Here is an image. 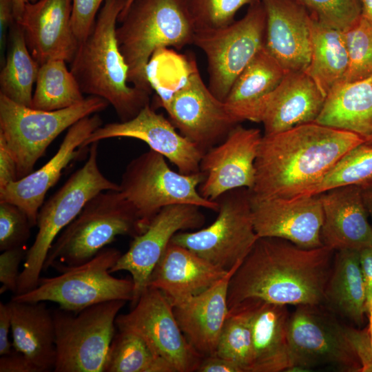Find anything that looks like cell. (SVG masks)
Instances as JSON below:
<instances>
[{"instance_id": "33", "label": "cell", "mask_w": 372, "mask_h": 372, "mask_svg": "<svg viewBox=\"0 0 372 372\" xmlns=\"http://www.w3.org/2000/svg\"><path fill=\"white\" fill-rule=\"evenodd\" d=\"M6 50L0 73V94L18 104L31 107L32 87L40 65L32 56L23 30L15 21L9 31Z\"/></svg>"}, {"instance_id": "40", "label": "cell", "mask_w": 372, "mask_h": 372, "mask_svg": "<svg viewBox=\"0 0 372 372\" xmlns=\"http://www.w3.org/2000/svg\"><path fill=\"white\" fill-rule=\"evenodd\" d=\"M320 23L345 31L362 15L360 0H294Z\"/></svg>"}, {"instance_id": "7", "label": "cell", "mask_w": 372, "mask_h": 372, "mask_svg": "<svg viewBox=\"0 0 372 372\" xmlns=\"http://www.w3.org/2000/svg\"><path fill=\"white\" fill-rule=\"evenodd\" d=\"M98 145L99 142L90 145L83 165L41 207L37 216L38 231L25 257L14 295L26 293L37 286L52 243L89 200L103 191H119V184L107 178L99 169Z\"/></svg>"}, {"instance_id": "55", "label": "cell", "mask_w": 372, "mask_h": 372, "mask_svg": "<svg viewBox=\"0 0 372 372\" xmlns=\"http://www.w3.org/2000/svg\"><path fill=\"white\" fill-rule=\"evenodd\" d=\"M28 1L29 2L33 3V2H36L37 0H28Z\"/></svg>"}, {"instance_id": "26", "label": "cell", "mask_w": 372, "mask_h": 372, "mask_svg": "<svg viewBox=\"0 0 372 372\" xmlns=\"http://www.w3.org/2000/svg\"><path fill=\"white\" fill-rule=\"evenodd\" d=\"M239 265L204 292L173 307L182 332L203 358L216 355L218 341L229 313V281Z\"/></svg>"}, {"instance_id": "35", "label": "cell", "mask_w": 372, "mask_h": 372, "mask_svg": "<svg viewBox=\"0 0 372 372\" xmlns=\"http://www.w3.org/2000/svg\"><path fill=\"white\" fill-rule=\"evenodd\" d=\"M105 372H175L137 333L118 329L107 355Z\"/></svg>"}, {"instance_id": "44", "label": "cell", "mask_w": 372, "mask_h": 372, "mask_svg": "<svg viewBox=\"0 0 372 372\" xmlns=\"http://www.w3.org/2000/svg\"><path fill=\"white\" fill-rule=\"evenodd\" d=\"M18 180L16 161L3 137L0 135V188Z\"/></svg>"}, {"instance_id": "19", "label": "cell", "mask_w": 372, "mask_h": 372, "mask_svg": "<svg viewBox=\"0 0 372 372\" xmlns=\"http://www.w3.org/2000/svg\"><path fill=\"white\" fill-rule=\"evenodd\" d=\"M250 200L258 237L282 238L307 249L323 245V209L319 194L262 199L250 196Z\"/></svg>"}, {"instance_id": "50", "label": "cell", "mask_w": 372, "mask_h": 372, "mask_svg": "<svg viewBox=\"0 0 372 372\" xmlns=\"http://www.w3.org/2000/svg\"><path fill=\"white\" fill-rule=\"evenodd\" d=\"M360 187L364 204L367 212H369L372 221V183L366 184Z\"/></svg>"}, {"instance_id": "41", "label": "cell", "mask_w": 372, "mask_h": 372, "mask_svg": "<svg viewBox=\"0 0 372 372\" xmlns=\"http://www.w3.org/2000/svg\"><path fill=\"white\" fill-rule=\"evenodd\" d=\"M32 227L26 214L17 205L0 202L1 251L23 246Z\"/></svg>"}, {"instance_id": "43", "label": "cell", "mask_w": 372, "mask_h": 372, "mask_svg": "<svg viewBox=\"0 0 372 372\" xmlns=\"http://www.w3.org/2000/svg\"><path fill=\"white\" fill-rule=\"evenodd\" d=\"M23 246L1 251L0 255V293H17L20 272L19 265L26 256Z\"/></svg>"}, {"instance_id": "30", "label": "cell", "mask_w": 372, "mask_h": 372, "mask_svg": "<svg viewBox=\"0 0 372 372\" xmlns=\"http://www.w3.org/2000/svg\"><path fill=\"white\" fill-rule=\"evenodd\" d=\"M315 122L355 133L366 141L371 138L372 75L333 87Z\"/></svg>"}, {"instance_id": "5", "label": "cell", "mask_w": 372, "mask_h": 372, "mask_svg": "<svg viewBox=\"0 0 372 372\" xmlns=\"http://www.w3.org/2000/svg\"><path fill=\"white\" fill-rule=\"evenodd\" d=\"M116 34L128 67V82L152 93L151 58L161 50L192 44L195 27L184 0H134L118 16Z\"/></svg>"}, {"instance_id": "38", "label": "cell", "mask_w": 372, "mask_h": 372, "mask_svg": "<svg viewBox=\"0 0 372 372\" xmlns=\"http://www.w3.org/2000/svg\"><path fill=\"white\" fill-rule=\"evenodd\" d=\"M344 34L349 65L342 82L360 81L371 76L372 23L361 15Z\"/></svg>"}, {"instance_id": "28", "label": "cell", "mask_w": 372, "mask_h": 372, "mask_svg": "<svg viewBox=\"0 0 372 372\" xmlns=\"http://www.w3.org/2000/svg\"><path fill=\"white\" fill-rule=\"evenodd\" d=\"M45 302H24L11 300L12 345L40 372L54 371L56 362L55 328Z\"/></svg>"}, {"instance_id": "22", "label": "cell", "mask_w": 372, "mask_h": 372, "mask_svg": "<svg viewBox=\"0 0 372 372\" xmlns=\"http://www.w3.org/2000/svg\"><path fill=\"white\" fill-rule=\"evenodd\" d=\"M260 1L266 13L265 49L286 72L305 71L311 60V14L294 0Z\"/></svg>"}, {"instance_id": "8", "label": "cell", "mask_w": 372, "mask_h": 372, "mask_svg": "<svg viewBox=\"0 0 372 372\" xmlns=\"http://www.w3.org/2000/svg\"><path fill=\"white\" fill-rule=\"evenodd\" d=\"M204 179L200 171L190 174L174 172L163 155L149 149L127 164L119 192L133 207L145 231L167 206L192 205L218 211L217 201L205 199L198 192Z\"/></svg>"}, {"instance_id": "10", "label": "cell", "mask_w": 372, "mask_h": 372, "mask_svg": "<svg viewBox=\"0 0 372 372\" xmlns=\"http://www.w3.org/2000/svg\"><path fill=\"white\" fill-rule=\"evenodd\" d=\"M116 249L105 247L87 262L60 271L50 278H40L31 291L12 296L24 302H52L65 311L78 313L101 302L121 300L132 301V278L111 275V268L121 256Z\"/></svg>"}, {"instance_id": "48", "label": "cell", "mask_w": 372, "mask_h": 372, "mask_svg": "<svg viewBox=\"0 0 372 372\" xmlns=\"http://www.w3.org/2000/svg\"><path fill=\"white\" fill-rule=\"evenodd\" d=\"M11 331V312L8 304L0 302V355H7L14 351L12 342L9 340Z\"/></svg>"}, {"instance_id": "54", "label": "cell", "mask_w": 372, "mask_h": 372, "mask_svg": "<svg viewBox=\"0 0 372 372\" xmlns=\"http://www.w3.org/2000/svg\"><path fill=\"white\" fill-rule=\"evenodd\" d=\"M366 141V142H371V141H372V137L370 138H369V139H367Z\"/></svg>"}, {"instance_id": "25", "label": "cell", "mask_w": 372, "mask_h": 372, "mask_svg": "<svg viewBox=\"0 0 372 372\" xmlns=\"http://www.w3.org/2000/svg\"><path fill=\"white\" fill-rule=\"evenodd\" d=\"M229 272L170 241L147 287L161 291L174 307L204 292Z\"/></svg>"}, {"instance_id": "29", "label": "cell", "mask_w": 372, "mask_h": 372, "mask_svg": "<svg viewBox=\"0 0 372 372\" xmlns=\"http://www.w3.org/2000/svg\"><path fill=\"white\" fill-rule=\"evenodd\" d=\"M286 73L265 47L260 50L237 77L223 101L235 121L256 122L262 101Z\"/></svg>"}, {"instance_id": "52", "label": "cell", "mask_w": 372, "mask_h": 372, "mask_svg": "<svg viewBox=\"0 0 372 372\" xmlns=\"http://www.w3.org/2000/svg\"><path fill=\"white\" fill-rule=\"evenodd\" d=\"M366 312L369 314V328L368 330V334H369V344L370 348L372 353V300H371L367 304H366Z\"/></svg>"}, {"instance_id": "14", "label": "cell", "mask_w": 372, "mask_h": 372, "mask_svg": "<svg viewBox=\"0 0 372 372\" xmlns=\"http://www.w3.org/2000/svg\"><path fill=\"white\" fill-rule=\"evenodd\" d=\"M265 28L266 13L259 0L240 20L195 31L192 44L206 56L208 87L219 100L225 101L237 77L265 47Z\"/></svg>"}, {"instance_id": "4", "label": "cell", "mask_w": 372, "mask_h": 372, "mask_svg": "<svg viewBox=\"0 0 372 372\" xmlns=\"http://www.w3.org/2000/svg\"><path fill=\"white\" fill-rule=\"evenodd\" d=\"M290 371L328 367L372 371L368 330L347 326L324 304L298 305L289 315Z\"/></svg>"}, {"instance_id": "18", "label": "cell", "mask_w": 372, "mask_h": 372, "mask_svg": "<svg viewBox=\"0 0 372 372\" xmlns=\"http://www.w3.org/2000/svg\"><path fill=\"white\" fill-rule=\"evenodd\" d=\"M132 138L147 143L152 149L168 159L178 172L190 174L200 172L204 152L183 136L169 119L147 105L133 118L101 125L83 143L86 148L94 142L111 138Z\"/></svg>"}, {"instance_id": "37", "label": "cell", "mask_w": 372, "mask_h": 372, "mask_svg": "<svg viewBox=\"0 0 372 372\" xmlns=\"http://www.w3.org/2000/svg\"><path fill=\"white\" fill-rule=\"evenodd\" d=\"M216 355L236 362L243 372H250L253 347L250 310L247 302L229 310L218 341Z\"/></svg>"}, {"instance_id": "16", "label": "cell", "mask_w": 372, "mask_h": 372, "mask_svg": "<svg viewBox=\"0 0 372 372\" xmlns=\"http://www.w3.org/2000/svg\"><path fill=\"white\" fill-rule=\"evenodd\" d=\"M200 207L192 205H174L163 208L144 231L133 237L128 250L121 254L110 273L125 271L134 283L135 304L154 267L163 255L172 237L182 231L198 229L205 223Z\"/></svg>"}, {"instance_id": "17", "label": "cell", "mask_w": 372, "mask_h": 372, "mask_svg": "<svg viewBox=\"0 0 372 372\" xmlns=\"http://www.w3.org/2000/svg\"><path fill=\"white\" fill-rule=\"evenodd\" d=\"M262 136L258 128L238 124L223 141L205 152L200 162V171L205 175L198 186L200 195L216 201L230 190H250L255 183V161Z\"/></svg>"}, {"instance_id": "15", "label": "cell", "mask_w": 372, "mask_h": 372, "mask_svg": "<svg viewBox=\"0 0 372 372\" xmlns=\"http://www.w3.org/2000/svg\"><path fill=\"white\" fill-rule=\"evenodd\" d=\"M116 325L139 334L175 372L196 371L203 358L182 332L172 303L158 289L147 287L130 312L118 315Z\"/></svg>"}, {"instance_id": "23", "label": "cell", "mask_w": 372, "mask_h": 372, "mask_svg": "<svg viewBox=\"0 0 372 372\" xmlns=\"http://www.w3.org/2000/svg\"><path fill=\"white\" fill-rule=\"evenodd\" d=\"M325 100V95L304 71L287 72L262 101L256 123L263 124V135H271L315 122Z\"/></svg>"}, {"instance_id": "34", "label": "cell", "mask_w": 372, "mask_h": 372, "mask_svg": "<svg viewBox=\"0 0 372 372\" xmlns=\"http://www.w3.org/2000/svg\"><path fill=\"white\" fill-rule=\"evenodd\" d=\"M85 98L65 60L52 59L40 65L31 107L45 111L62 110Z\"/></svg>"}, {"instance_id": "31", "label": "cell", "mask_w": 372, "mask_h": 372, "mask_svg": "<svg viewBox=\"0 0 372 372\" xmlns=\"http://www.w3.org/2000/svg\"><path fill=\"white\" fill-rule=\"evenodd\" d=\"M323 304L358 327L363 324L366 313V292L358 251H335Z\"/></svg>"}, {"instance_id": "13", "label": "cell", "mask_w": 372, "mask_h": 372, "mask_svg": "<svg viewBox=\"0 0 372 372\" xmlns=\"http://www.w3.org/2000/svg\"><path fill=\"white\" fill-rule=\"evenodd\" d=\"M216 220L205 228L176 233L171 242L229 271L241 264L259 238L255 231L249 190L228 191L216 200Z\"/></svg>"}, {"instance_id": "12", "label": "cell", "mask_w": 372, "mask_h": 372, "mask_svg": "<svg viewBox=\"0 0 372 372\" xmlns=\"http://www.w3.org/2000/svg\"><path fill=\"white\" fill-rule=\"evenodd\" d=\"M127 301L116 300L78 313L52 311L55 328L54 372H105L115 335L116 318Z\"/></svg>"}, {"instance_id": "51", "label": "cell", "mask_w": 372, "mask_h": 372, "mask_svg": "<svg viewBox=\"0 0 372 372\" xmlns=\"http://www.w3.org/2000/svg\"><path fill=\"white\" fill-rule=\"evenodd\" d=\"M362 15L372 23V0H360Z\"/></svg>"}, {"instance_id": "32", "label": "cell", "mask_w": 372, "mask_h": 372, "mask_svg": "<svg viewBox=\"0 0 372 372\" xmlns=\"http://www.w3.org/2000/svg\"><path fill=\"white\" fill-rule=\"evenodd\" d=\"M311 60L304 72L327 97L342 82L348 68L344 31L327 27L311 16Z\"/></svg>"}, {"instance_id": "24", "label": "cell", "mask_w": 372, "mask_h": 372, "mask_svg": "<svg viewBox=\"0 0 372 372\" xmlns=\"http://www.w3.org/2000/svg\"><path fill=\"white\" fill-rule=\"evenodd\" d=\"M323 209L321 239L333 251H360L372 247V225L361 187L346 185L320 194Z\"/></svg>"}, {"instance_id": "21", "label": "cell", "mask_w": 372, "mask_h": 372, "mask_svg": "<svg viewBox=\"0 0 372 372\" xmlns=\"http://www.w3.org/2000/svg\"><path fill=\"white\" fill-rule=\"evenodd\" d=\"M72 0L28 2L20 19L27 46L41 65L52 59L71 63L79 43L71 25Z\"/></svg>"}, {"instance_id": "20", "label": "cell", "mask_w": 372, "mask_h": 372, "mask_svg": "<svg viewBox=\"0 0 372 372\" xmlns=\"http://www.w3.org/2000/svg\"><path fill=\"white\" fill-rule=\"evenodd\" d=\"M102 125L96 113L75 123L68 129L56 154L44 165L0 188V202L17 205L26 214L32 226L37 225L47 192L59 180L63 169L85 149L83 143Z\"/></svg>"}, {"instance_id": "46", "label": "cell", "mask_w": 372, "mask_h": 372, "mask_svg": "<svg viewBox=\"0 0 372 372\" xmlns=\"http://www.w3.org/2000/svg\"><path fill=\"white\" fill-rule=\"evenodd\" d=\"M0 372H40L21 353L14 351L1 355Z\"/></svg>"}, {"instance_id": "1", "label": "cell", "mask_w": 372, "mask_h": 372, "mask_svg": "<svg viewBox=\"0 0 372 372\" xmlns=\"http://www.w3.org/2000/svg\"><path fill=\"white\" fill-rule=\"evenodd\" d=\"M334 254L324 245L307 249L282 238L259 237L229 279V310L247 300L323 304Z\"/></svg>"}, {"instance_id": "2", "label": "cell", "mask_w": 372, "mask_h": 372, "mask_svg": "<svg viewBox=\"0 0 372 372\" xmlns=\"http://www.w3.org/2000/svg\"><path fill=\"white\" fill-rule=\"evenodd\" d=\"M364 142L359 134L316 122L263 135L250 196L259 199L298 196L318 183L347 152Z\"/></svg>"}, {"instance_id": "45", "label": "cell", "mask_w": 372, "mask_h": 372, "mask_svg": "<svg viewBox=\"0 0 372 372\" xmlns=\"http://www.w3.org/2000/svg\"><path fill=\"white\" fill-rule=\"evenodd\" d=\"M12 0H0L1 63H4L9 31L14 22Z\"/></svg>"}, {"instance_id": "9", "label": "cell", "mask_w": 372, "mask_h": 372, "mask_svg": "<svg viewBox=\"0 0 372 372\" xmlns=\"http://www.w3.org/2000/svg\"><path fill=\"white\" fill-rule=\"evenodd\" d=\"M108 105L104 99L89 96L71 107L45 111L18 104L0 94V135L16 161L18 179L33 172L35 163L61 132Z\"/></svg>"}, {"instance_id": "3", "label": "cell", "mask_w": 372, "mask_h": 372, "mask_svg": "<svg viewBox=\"0 0 372 372\" xmlns=\"http://www.w3.org/2000/svg\"><path fill=\"white\" fill-rule=\"evenodd\" d=\"M125 0H105L86 39L79 43L70 71L83 94L111 105L121 121L134 118L149 104L150 93L128 82V67L116 39Z\"/></svg>"}, {"instance_id": "6", "label": "cell", "mask_w": 372, "mask_h": 372, "mask_svg": "<svg viewBox=\"0 0 372 372\" xmlns=\"http://www.w3.org/2000/svg\"><path fill=\"white\" fill-rule=\"evenodd\" d=\"M144 231L131 204L119 191L97 194L57 236L45 261L43 271L59 272L81 265L112 242L116 236L134 237Z\"/></svg>"}, {"instance_id": "49", "label": "cell", "mask_w": 372, "mask_h": 372, "mask_svg": "<svg viewBox=\"0 0 372 372\" xmlns=\"http://www.w3.org/2000/svg\"><path fill=\"white\" fill-rule=\"evenodd\" d=\"M359 258L365 286L366 305L372 300V247L360 251Z\"/></svg>"}, {"instance_id": "36", "label": "cell", "mask_w": 372, "mask_h": 372, "mask_svg": "<svg viewBox=\"0 0 372 372\" xmlns=\"http://www.w3.org/2000/svg\"><path fill=\"white\" fill-rule=\"evenodd\" d=\"M369 183H372V141H366L347 152L318 183L298 196L318 195L339 187Z\"/></svg>"}, {"instance_id": "53", "label": "cell", "mask_w": 372, "mask_h": 372, "mask_svg": "<svg viewBox=\"0 0 372 372\" xmlns=\"http://www.w3.org/2000/svg\"><path fill=\"white\" fill-rule=\"evenodd\" d=\"M133 1L134 0H125L124 8L121 12V13L119 14V15L123 14L129 8V7L130 6V5L132 4Z\"/></svg>"}, {"instance_id": "11", "label": "cell", "mask_w": 372, "mask_h": 372, "mask_svg": "<svg viewBox=\"0 0 372 372\" xmlns=\"http://www.w3.org/2000/svg\"><path fill=\"white\" fill-rule=\"evenodd\" d=\"M176 130L204 153L225 140L238 124L223 101L203 81L196 59L184 57V72L172 88L154 87Z\"/></svg>"}, {"instance_id": "39", "label": "cell", "mask_w": 372, "mask_h": 372, "mask_svg": "<svg viewBox=\"0 0 372 372\" xmlns=\"http://www.w3.org/2000/svg\"><path fill=\"white\" fill-rule=\"evenodd\" d=\"M196 30L216 29L234 21L244 6L259 0H184Z\"/></svg>"}, {"instance_id": "42", "label": "cell", "mask_w": 372, "mask_h": 372, "mask_svg": "<svg viewBox=\"0 0 372 372\" xmlns=\"http://www.w3.org/2000/svg\"><path fill=\"white\" fill-rule=\"evenodd\" d=\"M105 1L72 0L71 25L79 43L89 34Z\"/></svg>"}, {"instance_id": "27", "label": "cell", "mask_w": 372, "mask_h": 372, "mask_svg": "<svg viewBox=\"0 0 372 372\" xmlns=\"http://www.w3.org/2000/svg\"><path fill=\"white\" fill-rule=\"evenodd\" d=\"M250 310L253 360L250 372L290 371L287 306L247 300ZM239 305V304H238Z\"/></svg>"}, {"instance_id": "47", "label": "cell", "mask_w": 372, "mask_h": 372, "mask_svg": "<svg viewBox=\"0 0 372 372\" xmlns=\"http://www.w3.org/2000/svg\"><path fill=\"white\" fill-rule=\"evenodd\" d=\"M196 371L243 372L242 368L236 362L216 355L203 358Z\"/></svg>"}]
</instances>
